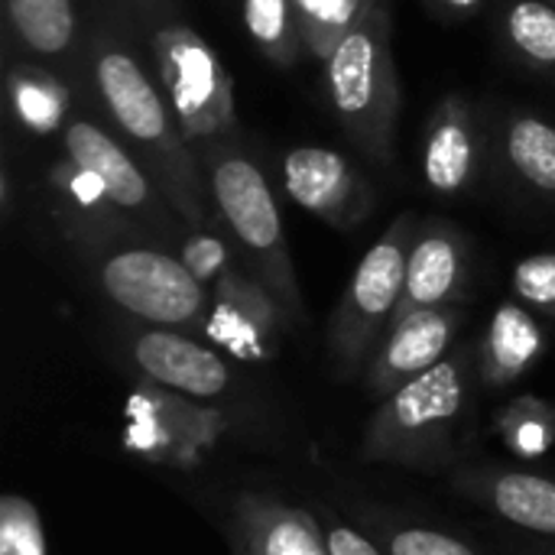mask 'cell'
<instances>
[{
  "mask_svg": "<svg viewBox=\"0 0 555 555\" xmlns=\"http://www.w3.org/2000/svg\"><path fill=\"white\" fill-rule=\"evenodd\" d=\"M550 3H555V0H550Z\"/></svg>",
  "mask_w": 555,
  "mask_h": 555,
  "instance_id": "cell-34",
  "label": "cell"
},
{
  "mask_svg": "<svg viewBox=\"0 0 555 555\" xmlns=\"http://www.w3.org/2000/svg\"><path fill=\"white\" fill-rule=\"evenodd\" d=\"M146 36L159 72L156 81L192 150L211 140L234 137L237 133L234 78L224 68L215 46L202 33H195L182 16Z\"/></svg>",
  "mask_w": 555,
  "mask_h": 555,
  "instance_id": "cell-7",
  "label": "cell"
},
{
  "mask_svg": "<svg viewBox=\"0 0 555 555\" xmlns=\"http://www.w3.org/2000/svg\"><path fill=\"white\" fill-rule=\"evenodd\" d=\"M85 260L101 296L124 315L143 325L205 335L211 293L192 276L179 254L140 237H120Z\"/></svg>",
  "mask_w": 555,
  "mask_h": 555,
  "instance_id": "cell-6",
  "label": "cell"
},
{
  "mask_svg": "<svg viewBox=\"0 0 555 555\" xmlns=\"http://www.w3.org/2000/svg\"><path fill=\"white\" fill-rule=\"evenodd\" d=\"M501 36L524 65L555 75V3L507 0L501 10Z\"/></svg>",
  "mask_w": 555,
  "mask_h": 555,
  "instance_id": "cell-22",
  "label": "cell"
},
{
  "mask_svg": "<svg viewBox=\"0 0 555 555\" xmlns=\"http://www.w3.org/2000/svg\"><path fill=\"white\" fill-rule=\"evenodd\" d=\"M322 65L328 107L348 140L364 156L390 163L400 120V78L393 59L390 7L377 0Z\"/></svg>",
  "mask_w": 555,
  "mask_h": 555,
  "instance_id": "cell-4",
  "label": "cell"
},
{
  "mask_svg": "<svg viewBox=\"0 0 555 555\" xmlns=\"http://www.w3.org/2000/svg\"><path fill=\"white\" fill-rule=\"evenodd\" d=\"M478 377V348H455L433 371L377 403L361 429L358 459L442 475L459 462L462 433Z\"/></svg>",
  "mask_w": 555,
  "mask_h": 555,
  "instance_id": "cell-2",
  "label": "cell"
},
{
  "mask_svg": "<svg viewBox=\"0 0 555 555\" xmlns=\"http://www.w3.org/2000/svg\"><path fill=\"white\" fill-rule=\"evenodd\" d=\"M231 555H328L319 514L270 494L237 491L224 507Z\"/></svg>",
  "mask_w": 555,
  "mask_h": 555,
  "instance_id": "cell-13",
  "label": "cell"
},
{
  "mask_svg": "<svg viewBox=\"0 0 555 555\" xmlns=\"http://www.w3.org/2000/svg\"><path fill=\"white\" fill-rule=\"evenodd\" d=\"M322 537H325V550L328 555H387L380 543H374L371 537H364L358 527L345 524L335 514H322Z\"/></svg>",
  "mask_w": 555,
  "mask_h": 555,
  "instance_id": "cell-30",
  "label": "cell"
},
{
  "mask_svg": "<svg viewBox=\"0 0 555 555\" xmlns=\"http://www.w3.org/2000/svg\"><path fill=\"white\" fill-rule=\"evenodd\" d=\"M127 3L133 7L137 20L146 26V33H153V29H159V26H166V23L179 20V7H176V0H127Z\"/></svg>",
  "mask_w": 555,
  "mask_h": 555,
  "instance_id": "cell-31",
  "label": "cell"
},
{
  "mask_svg": "<svg viewBox=\"0 0 555 555\" xmlns=\"http://www.w3.org/2000/svg\"><path fill=\"white\" fill-rule=\"evenodd\" d=\"M498 429L517 455H543L555 439V406L550 400L520 397L498 413Z\"/></svg>",
  "mask_w": 555,
  "mask_h": 555,
  "instance_id": "cell-25",
  "label": "cell"
},
{
  "mask_svg": "<svg viewBox=\"0 0 555 555\" xmlns=\"http://www.w3.org/2000/svg\"><path fill=\"white\" fill-rule=\"evenodd\" d=\"M7 104L23 130L49 137L55 130H65L72 94L55 72L23 59L7 68Z\"/></svg>",
  "mask_w": 555,
  "mask_h": 555,
  "instance_id": "cell-21",
  "label": "cell"
},
{
  "mask_svg": "<svg viewBox=\"0 0 555 555\" xmlns=\"http://www.w3.org/2000/svg\"><path fill=\"white\" fill-rule=\"evenodd\" d=\"M377 543L387 555H481L465 540L420 524H380Z\"/></svg>",
  "mask_w": 555,
  "mask_h": 555,
  "instance_id": "cell-28",
  "label": "cell"
},
{
  "mask_svg": "<svg viewBox=\"0 0 555 555\" xmlns=\"http://www.w3.org/2000/svg\"><path fill=\"white\" fill-rule=\"evenodd\" d=\"M546 354V332L520 299L501 302L478 341V380L501 390L527 377Z\"/></svg>",
  "mask_w": 555,
  "mask_h": 555,
  "instance_id": "cell-18",
  "label": "cell"
},
{
  "mask_svg": "<svg viewBox=\"0 0 555 555\" xmlns=\"http://www.w3.org/2000/svg\"><path fill=\"white\" fill-rule=\"evenodd\" d=\"M498 153L504 169L530 195L555 205V124L537 111L511 107L498 127Z\"/></svg>",
  "mask_w": 555,
  "mask_h": 555,
  "instance_id": "cell-19",
  "label": "cell"
},
{
  "mask_svg": "<svg viewBox=\"0 0 555 555\" xmlns=\"http://www.w3.org/2000/svg\"><path fill=\"white\" fill-rule=\"evenodd\" d=\"M452 485L459 494H465L488 514L501 517L507 527L540 540H555L553 478L524 468L478 465V468H459L452 475Z\"/></svg>",
  "mask_w": 555,
  "mask_h": 555,
  "instance_id": "cell-17",
  "label": "cell"
},
{
  "mask_svg": "<svg viewBox=\"0 0 555 555\" xmlns=\"http://www.w3.org/2000/svg\"><path fill=\"white\" fill-rule=\"evenodd\" d=\"M481 156H485V137L472 101L455 91L446 94L433 107L423 133L420 169L426 189L446 198L468 192L478 179Z\"/></svg>",
  "mask_w": 555,
  "mask_h": 555,
  "instance_id": "cell-16",
  "label": "cell"
},
{
  "mask_svg": "<svg viewBox=\"0 0 555 555\" xmlns=\"http://www.w3.org/2000/svg\"><path fill=\"white\" fill-rule=\"evenodd\" d=\"M91 85L114 130L133 146L172 211L185 228H211L215 211L202 163L185 140L163 88L143 72L140 59L107 29H94L88 42Z\"/></svg>",
  "mask_w": 555,
  "mask_h": 555,
  "instance_id": "cell-1",
  "label": "cell"
},
{
  "mask_svg": "<svg viewBox=\"0 0 555 555\" xmlns=\"http://www.w3.org/2000/svg\"><path fill=\"white\" fill-rule=\"evenodd\" d=\"M511 555H555V540L550 546H540V543H537V546H520L517 553Z\"/></svg>",
  "mask_w": 555,
  "mask_h": 555,
  "instance_id": "cell-33",
  "label": "cell"
},
{
  "mask_svg": "<svg viewBox=\"0 0 555 555\" xmlns=\"http://www.w3.org/2000/svg\"><path fill=\"white\" fill-rule=\"evenodd\" d=\"M0 555H49L39 511L23 494L0 498Z\"/></svg>",
  "mask_w": 555,
  "mask_h": 555,
  "instance_id": "cell-27",
  "label": "cell"
},
{
  "mask_svg": "<svg viewBox=\"0 0 555 555\" xmlns=\"http://www.w3.org/2000/svg\"><path fill=\"white\" fill-rule=\"evenodd\" d=\"M130 364L146 384L172 390L189 400H224L237 387V374L224 361L221 348L198 341L192 332L140 325L124 341Z\"/></svg>",
  "mask_w": 555,
  "mask_h": 555,
  "instance_id": "cell-9",
  "label": "cell"
},
{
  "mask_svg": "<svg viewBox=\"0 0 555 555\" xmlns=\"http://www.w3.org/2000/svg\"><path fill=\"white\" fill-rule=\"evenodd\" d=\"M416 228L420 221L413 211L397 215L390 228L374 241V247L361 257L338 306L332 309L325 328V358L338 384H351L364 377L377 345L390 332L403 299L406 257Z\"/></svg>",
  "mask_w": 555,
  "mask_h": 555,
  "instance_id": "cell-5",
  "label": "cell"
},
{
  "mask_svg": "<svg viewBox=\"0 0 555 555\" xmlns=\"http://www.w3.org/2000/svg\"><path fill=\"white\" fill-rule=\"evenodd\" d=\"M205 172L215 221L231 237L241 263L276 296L293 328L306 325V302L293 267L283 215L267 172L247 156L234 137L195 146Z\"/></svg>",
  "mask_w": 555,
  "mask_h": 555,
  "instance_id": "cell-3",
  "label": "cell"
},
{
  "mask_svg": "<svg viewBox=\"0 0 555 555\" xmlns=\"http://www.w3.org/2000/svg\"><path fill=\"white\" fill-rule=\"evenodd\" d=\"M436 7H442L446 13H472V10H478L485 0H433Z\"/></svg>",
  "mask_w": 555,
  "mask_h": 555,
  "instance_id": "cell-32",
  "label": "cell"
},
{
  "mask_svg": "<svg viewBox=\"0 0 555 555\" xmlns=\"http://www.w3.org/2000/svg\"><path fill=\"white\" fill-rule=\"evenodd\" d=\"M283 185L302 211L345 234L374 211L371 179L345 153L328 146H293L283 156Z\"/></svg>",
  "mask_w": 555,
  "mask_h": 555,
  "instance_id": "cell-11",
  "label": "cell"
},
{
  "mask_svg": "<svg viewBox=\"0 0 555 555\" xmlns=\"http://www.w3.org/2000/svg\"><path fill=\"white\" fill-rule=\"evenodd\" d=\"M511 289L514 299H520L533 312L555 319V250L517 260L511 270Z\"/></svg>",
  "mask_w": 555,
  "mask_h": 555,
  "instance_id": "cell-29",
  "label": "cell"
},
{
  "mask_svg": "<svg viewBox=\"0 0 555 555\" xmlns=\"http://www.w3.org/2000/svg\"><path fill=\"white\" fill-rule=\"evenodd\" d=\"M468 283L472 263L465 234L449 221H420L406 257V283L397 319L420 309L462 306L468 299Z\"/></svg>",
  "mask_w": 555,
  "mask_h": 555,
  "instance_id": "cell-15",
  "label": "cell"
},
{
  "mask_svg": "<svg viewBox=\"0 0 555 555\" xmlns=\"http://www.w3.org/2000/svg\"><path fill=\"white\" fill-rule=\"evenodd\" d=\"M13 39L42 62H68L78 46L75 0H3Z\"/></svg>",
  "mask_w": 555,
  "mask_h": 555,
  "instance_id": "cell-20",
  "label": "cell"
},
{
  "mask_svg": "<svg viewBox=\"0 0 555 555\" xmlns=\"http://www.w3.org/2000/svg\"><path fill=\"white\" fill-rule=\"evenodd\" d=\"M179 257L182 263L192 270V276L211 293V286L231 270L241 263L231 237L221 231V224H211V228H185L182 241H179Z\"/></svg>",
  "mask_w": 555,
  "mask_h": 555,
  "instance_id": "cell-26",
  "label": "cell"
},
{
  "mask_svg": "<svg viewBox=\"0 0 555 555\" xmlns=\"http://www.w3.org/2000/svg\"><path fill=\"white\" fill-rule=\"evenodd\" d=\"M241 16L250 42L280 68H289L306 55L299 16L293 0H241Z\"/></svg>",
  "mask_w": 555,
  "mask_h": 555,
  "instance_id": "cell-23",
  "label": "cell"
},
{
  "mask_svg": "<svg viewBox=\"0 0 555 555\" xmlns=\"http://www.w3.org/2000/svg\"><path fill=\"white\" fill-rule=\"evenodd\" d=\"M62 146L72 163L98 176L111 202L137 224H146L150 231L159 234H172L176 228H185L182 218L166 202V195L159 192V185L153 182V176L146 172V166L111 130L85 117H75L62 130Z\"/></svg>",
  "mask_w": 555,
  "mask_h": 555,
  "instance_id": "cell-8",
  "label": "cell"
},
{
  "mask_svg": "<svg viewBox=\"0 0 555 555\" xmlns=\"http://www.w3.org/2000/svg\"><path fill=\"white\" fill-rule=\"evenodd\" d=\"M293 322L276 296L244 267H231L211 286L205 338L237 361H270Z\"/></svg>",
  "mask_w": 555,
  "mask_h": 555,
  "instance_id": "cell-10",
  "label": "cell"
},
{
  "mask_svg": "<svg viewBox=\"0 0 555 555\" xmlns=\"http://www.w3.org/2000/svg\"><path fill=\"white\" fill-rule=\"evenodd\" d=\"M46 192L52 218L81 257L120 237H140V224L111 202L98 176L81 169L68 156L46 169Z\"/></svg>",
  "mask_w": 555,
  "mask_h": 555,
  "instance_id": "cell-14",
  "label": "cell"
},
{
  "mask_svg": "<svg viewBox=\"0 0 555 555\" xmlns=\"http://www.w3.org/2000/svg\"><path fill=\"white\" fill-rule=\"evenodd\" d=\"M306 55L325 62L328 52L371 13L377 0H293Z\"/></svg>",
  "mask_w": 555,
  "mask_h": 555,
  "instance_id": "cell-24",
  "label": "cell"
},
{
  "mask_svg": "<svg viewBox=\"0 0 555 555\" xmlns=\"http://www.w3.org/2000/svg\"><path fill=\"white\" fill-rule=\"evenodd\" d=\"M462 325H465L462 306L420 309L397 319L364 371V390L380 403L403 384L433 371L439 361H446L455 351V338Z\"/></svg>",
  "mask_w": 555,
  "mask_h": 555,
  "instance_id": "cell-12",
  "label": "cell"
}]
</instances>
